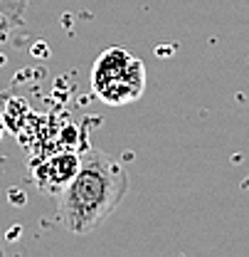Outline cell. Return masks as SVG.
<instances>
[{
  "mask_svg": "<svg viewBox=\"0 0 249 257\" xmlns=\"http://www.w3.org/2000/svg\"><path fill=\"white\" fill-rule=\"evenodd\" d=\"M126 191L128 173L124 166L104 151H89L60 195L57 220L74 235H89L114 215Z\"/></svg>",
  "mask_w": 249,
  "mask_h": 257,
  "instance_id": "6da1fadb",
  "label": "cell"
},
{
  "mask_svg": "<svg viewBox=\"0 0 249 257\" xmlns=\"http://www.w3.org/2000/svg\"><path fill=\"white\" fill-rule=\"evenodd\" d=\"M146 87V67L138 57L121 47L106 50L99 55L92 69V92L104 104L121 106L131 104L143 94Z\"/></svg>",
  "mask_w": 249,
  "mask_h": 257,
  "instance_id": "7a4b0ae2",
  "label": "cell"
},
{
  "mask_svg": "<svg viewBox=\"0 0 249 257\" xmlns=\"http://www.w3.org/2000/svg\"><path fill=\"white\" fill-rule=\"evenodd\" d=\"M0 252H3V250H0Z\"/></svg>",
  "mask_w": 249,
  "mask_h": 257,
  "instance_id": "3957f363",
  "label": "cell"
}]
</instances>
